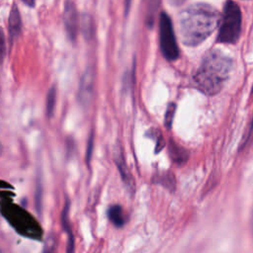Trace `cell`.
I'll return each instance as SVG.
<instances>
[{
	"instance_id": "6da1fadb",
	"label": "cell",
	"mask_w": 253,
	"mask_h": 253,
	"mask_svg": "<svg viewBox=\"0 0 253 253\" xmlns=\"http://www.w3.org/2000/svg\"><path fill=\"white\" fill-rule=\"evenodd\" d=\"M220 14L207 3L187 6L179 16V29L186 45L196 46L207 40L219 26Z\"/></svg>"
},
{
	"instance_id": "7a4b0ae2",
	"label": "cell",
	"mask_w": 253,
	"mask_h": 253,
	"mask_svg": "<svg viewBox=\"0 0 253 253\" xmlns=\"http://www.w3.org/2000/svg\"><path fill=\"white\" fill-rule=\"evenodd\" d=\"M232 59L219 49H211L203 57L193 76L195 87L208 96L217 94L227 81Z\"/></svg>"
},
{
	"instance_id": "3957f363",
	"label": "cell",
	"mask_w": 253,
	"mask_h": 253,
	"mask_svg": "<svg viewBox=\"0 0 253 253\" xmlns=\"http://www.w3.org/2000/svg\"><path fill=\"white\" fill-rule=\"evenodd\" d=\"M0 212L20 235L31 239L42 240V226L25 209L14 203L5 201L0 205Z\"/></svg>"
},
{
	"instance_id": "277c9868",
	"label": "cell",
	"mask_w": 253,
	"mask_h": 253,
	"mask_svg": "<svg viewBox=\"0 0 253 253\" xmlns=\"http://www.w3.org/2000/svg\"><path fill=\"white\" fill-rule=\"evenodd\" d=\"M242 14L240 7L233 1H227L220 18L217 42L221 43H235L241 34Z\"/></svg>"
},
{
	"instance_id": "5b68a950",
	"label": "cell",
	"mask_w": 253,
	"mask_h": 253,
	"mask_svg": "<svg viewBox=\"0 0 253 253\" xmlns=\"http://www.w3.org/2000/svg\"><path fill=\"white\" fill-rule=\"evenodd\" d=\"M159 44L161 52L167 60L172 61L179 57V47L173 24L165 12H161L159 16Z\"/></svg>"
},
{
	"instance_id": "8992f818",
	"label": "cell",
	"mask_w": 253,
	"mask_h": 253,
	"mask_svg": "<svg viewBox=\"0 0 253 253\" xmlns=\"http://www.w3.org/2000/svg\"><path fill=\"white\" fill-rule=\"evenodd\" d=\"M63 23L66 31V35L71 42H74L77 38L79 29V19L76 6L71 1L64 3L63 10Z\"/></svg>"
},
{
	"instance_id": "52a82bcc",
	"label": "cell",
	"mask_w": 253,
	"mask_h": 253,
	"mask_svg": "<svg viewBox=\"0 0 253 253\" xmlns=\"http://www.w3.org/2000/svg\"><path fill=\"white\" fill-rule=\"evenodd\" d=\"M94 87H95V75L92 68H88L83 73L78 90V100L83 107H88L94 95Z\"/></svg>"
},
{
	"instance_id": "ba28073f",
	"label": "cell",
	"mask_w": 253,
	"mask_h": 253,
	"mask_svg": "<svg viewBox=\"0 0 253 253\" xmlns=\"http://www.w3.org/2000/svg\"><path fill=\"white\" fill-rule=\"evenodd\" d=\"M114 161L120 171L122 180L124 181L125 185L127 186L128 188H130L131 190L133 189V180L131 178V175L129 174V171L127 169L126 163V159L124 156V152H123V148L120 144H118L115 147V151H114Z\"/></svg>"
},
{
	"instance_id": "9c48e42d",
	"label": "cell",
	"mask_w": 253,
	"mask_h": 253,
	"mask_svg": "<svg viewBox=\"0 0 253 253\" xmlns=\"http://www.w3.org/2000/svg\"><path fill=\"white\" fill-rule=\"evenodd\" d=\"M8 30H9V38L10 42L13 43L14 41L18 39V37L21 34L22 30V21H21V15L18 10V7L16 4H13L10 10L9 15V21H8Z\"/></svg>"
},
{
	"instance_id": "30bf717a",
	"label": "cell",
	"mask_w": 253,
	"mask_h": 253,
	"mask_svg": "<svg viewBox=\"0 0 253 253\" xmlns=\"http://www.w3.org/2000/svg\"><path fill=\"white\" fill-rule=\"evenodd\" d=\"M169 154L172 158V160L177 164H183L188 159V152L180 145L175 143L174 141H171L169 144Z\"/></svg>"
},
{
	"instance_id": "8fae6325",
	"label": "cell",
	"mask_w": 253,
	"mask_h": 253,
	"mask_svg": "<svg viewBox=\"0 0 253 253\" xmlns=\"http://www.w3.org/2000/svg\"><path fill=\"white\" fill-rule=\"evenodd\" d=\"M108 217L117 227H122L125 224V215L124 211L121 206L114 205L111 206L108 210Z\"/></svg>"
},
{
	"instance_id": "7c38bea8",
	"label": "cell",
	"mask_w": 253,
	"mask_h": 253,
	"mask_svg": "<svg viewBox=\"0 0 253 253\" xmlns=\"http://www.w3.org/2000/svg\"><path fill=\"white\" fill-rule=\"evenodd\" d=\"M94 29H95V25H94L92 16H90L89 14H83L81 17V30H82L83 36L87 41L92 39L95 31Z\"/></svg>"
},
{
	"instance_id": "4fadbf2b",
	"label": "cell",
	"mask_w": 253,
	"mask_h": 253,
	"mask_svg": "<svg viewBox=\"0 0 253 253\" xmlns=\"http://www.w3.org/2000/svg\"><path fill=\"white\" fill-rule=\"evenodd\" d=\"M46 104H45V113L47 118H51L53 115L55 102H56V89L54 86L49 88L46 95Z\"/></svg>"
},
{
	"instance_id": "5bb4252c",
	"label": "cell",
	"mask_w": 253,
	"mask_h": 253,
	"mask_svg": "<svg viewBox=\"0 0 253 253\" xmlns=\"http://www.w3.org/2000/svg\"><path fill=\"white\" fill-rule=\"evenodd\" d=\"M155 181L156 183H159L169 189H173L174 179L171 173H163L162 175H157V179Z\"/></svg>"
},
{
	"instance_id": "9a60e30c",
	"label": "cell",
	"mask_w": 253,
	"mask_h": 253,
	"mask_svg": "<svg viewBox=\"0 0 253 253\" xmlns=\"http://www.w3.org/2000/svg\"><path fill=\"white\" fill-rule=\"evenodd\" d=\"M175 111H176V105L174 103L169 104L168 107H167L166 113H165V120H164V124H165V126L167 128H171L173 119H174V115H175Z\"/></svg>"
},
{
	"instance_id": "2e32d148",
	"label": "cell",
	"mask_w": 253,
	"mask_h": 253,
	"mask_svg": "<svg viewBox=\"0 0 253 253\" xmlns=\"http://www.w3.org/2000/svg\"><path fill=\"white\" fill-rule=\"evenodd\" d=\"M54 249H55V238L53 235H50L45 239L42 253H54Z\"/></svg>"
},
{
	"instance_id": "e0dca14e",
	"label": "cell",
	"mask_w": 253,
	"mask_h": 253,
	"mask_svg": "<svg viewBox=\"0 0 253 253\" xmlns=\"http://www.w3.org/2000/svg\"><path fill=\"white\" fill-rule=\"evenodd\" d=\"M67 245H66V253H74V249H75V239L73 236V233L70 230L67 231Z\"/></svg>"
},
{
	"instance_id": "ac0fdd59",
	"label": "cell",
	"mask_w": 253,
	"mask_h": 253,
	"mask_svg": "<svg viewBox=\"0 0 253 253\" xmlns=\"http://www.w3.org/2000/svg\"><path fill=\"white\" fill-rule=\"evenodd\" d=\"M93 134L90 135V138H89V141H88V147H87V152H86V161H87V164H89L90 162V159H91V156H92V151H93Z\"/></svg>"
},
{
	"instance_id": "d6986e66",
	"label": "cell",
	"mask_w": 253,
	"mask_h": 253,
	"mask_svg": "<svg viewBox=\"0 0 253 253\" xmlns=\"http://www.w3.org/2000/svg\"><path fill=\"white\" fill-rule=\"evenodd\" d=\"M5 37L3 30L0 28V59H2L5 54Z\"/></svg>"
},
{
	"instance_id": "ffe728a7",
	"label": "cell",
	"mask_w": 253,
	"mask_h": 253,
	"mask_svg": "<svg viewBox=\"0 0 253 253\" xmlns=\"http://www.w3.org/2000/svg\"><path fill=\"white\" fill-rule=\"evenodd\" d=\"M41 197H42V187H41V184L39 183L37 188V195H36V204L39 211H41Z\"/></svg>"
},
{
	"instance_id": "44dd1931",
	"label": "cell",
	"mask_w": 253,
	"mask_h": 253,
	"mask_svg": "<svg viewBox=\"0 0 253 253\" xmlns=\"http://www.w3.org/2000/svg\"><path fill=\"white\" fill-rule=\"evenodd\" d=\"M11 185L5 183V182H2L0 181V194H6V193H10V190H7V189H11Z\"/></svg>"
},
{
	"instance_id": "7402d4cb",
	"label": "cell",
	"mask_w": 253,
	"mask_h": 253,
	"mask_svg": "<svg viewBox=\"0 0 253 253\" xmlns=\"http://www.w3.org/2000/svg\"><path fill=\"white\" fill-rule=\"evenodd\" d=\"M125 4H126V13H125V15H127V11H128V8H129V5H130V2H129V1H127V2H126Z\"/></svg>"
},
{
	"instance_id": "603a6c76",
	"label": "cell",
	"mask_w": 253,
	"mask_h": 253,
	"mask_svg": "<svg viewBox=\"0 0 253 253\" xmlns=\"http://www.w3.org/2000/svg\"><path fill=\"white\" fill-rule=\"evenodd\" d=\"M24 3H25V4H27V5H31V6H34V4H35V3H34V2H33V1H32V2H28V1H24Z\"/></svg>"
},
{
	"instance_id": "cb8c5ba5",
	"label": "cell",
	"mask_w": 253,
	"mask_h": 253,
	"mask_svg": "<svg viewBox=\"0 0 253 253\" xmlns=\"http://www.w3.org/2000/svg\"><path fill=\"white\" fill-rule=\"evenodd\" d=\"M2 152H3V147H2V144L0 143V156L2 155Z\"/></svg>"
},
{
	"instance_id": "d4e9b609",
	"label": "cell",
	"mask_w": 253,
	"mask_h": 253,
	"mask_svg": "<svg viewBox=\"0 0 253 253\" xmlns=\"http://www.w3.org/2000/svg\"><path fill=\"white\" fill-rule=\"evenodd\" d=\"M252 231H253V215H252Z\"/></svg>"
},
{
	"instance_id": "484cf974",
	"label": "cell",
	"mask_w": 253,
	"mask_h": 253,
	"mask_svg": "<svg viewBox=\"0 0 253 253\" xmlns=\"http://www.w3.org/2000/svg\"><path fill=\"white\" fill-rule=\"evenodd\" d=\"M0 253H3V252H2V250H1V248H0Z\"/></svg>"
}]
</instances>
